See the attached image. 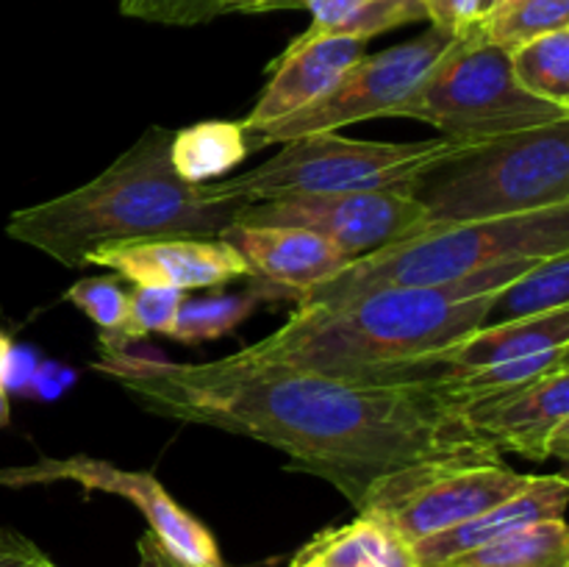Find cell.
<instances>
[{
	"label": "cell",
	"mask_w": 569,
	"mask_h": 567,
	"mask_svg": "<svg viewBox=\"0 0 569 567\" xmlns=\"http://www.w3.org/2000/svg\"><path fill=\"white\" fill-rule=\"evenodd\" d=\"M100 354L94 370L144 411L270 445L289 456V467L333 484L356 509L381 478L406 467L498 454L431 384L367 387L233 356L181 365L128 348Z\"/></svg>",
	"instance_id": "obj_1"
},
{
	"label": "cell",
	"mask_w": 569,
	"mask_h": 567,
	"mask_svg": "<svg viewBox=\"0 0 569 567\" xmlns=\"http://www.w3.org/2000/svg\"><path fill=\"white\" fill-rule=\"evenodd\" d=\"M537 261L542 259L492 265L442 287L378 289L337 304L298 306L278 331L237 350L233 359L367 387L433 384V359L481 328L500 289Z\"/></svg>",
	"instance_id": "obj_2"
},
{
	"label": "cell",
	"mask_w": 569,
	"mask_h": 567,
	"mask_svg": "<svg viewBox=\"0 0 569 567\" xmlns=\"http://www.w3.org/2000/svg\"><path fill=\"white\" fill-rule=\"evenodd\" d=\"M172 133L153 126L114 165L72 192L11 215V239L42 250L61 267H87L111 245L161 237H220L244 203L211 200L203 183H187L170 165Z\"/></svg>",
	"instance_id": "obj_3"
},
{
	"label": "cell",
	"mask_w": 569,
	"mask_h": 567,
	"mask_svg": "<svg viewBox=\"0 0 569 567\" xmlns=\"http://www.w3.org/2000/svg\"><path fill=\"white\" fill-rule=\"evenodd\" d=\"M569 253V203L487 222L428 226L400 242L348 261L298 306L337 304L378 289L442 287L492 265Z\"/></svg>",
	"instance_id": "obj_4"
},
{
	"label": "cell",
	"mask_w": 569,
	"mask_h": 567,
	"mask_svg": "<svg viewBox=\"0 0 569 567\" xmlns=\"http://www.w3.org/2000/svg\"><path fill=\"white\" fill-rule=\"evenodd\" d=\"M428 226L487 222L569 203V120L472 145L411 183Z\"/></svg>",
	"instance_id": "obj_5"
},
{
	"label": "cell",
	"mask_w": 569,
	"mask_h": 567,
	"mask_svg": "<svg viewBox=\"0 0 569 567\" xmlns=\"http://www.w3.org/2000/svg\"><path fill=\"white\" fill-rule=\"evenodd\" d=\"M465 148L472 145L445 137L422 139V142H370V139L342 137L337 131L306 133L281 142V150L253 170L209 181L203 183V189L211 200H237V203L381 192V189L409 195L411 183Z\"/></svg>",
	"instance_id": "obj_6"
},
{
	"label": "cell",
	"mask_w": 569,
	"mask_h": 567,
	"mask_svg": "<svg viewBox=\"0 0 569 567\" xmlns=\"http://www.w3.org/2000/svg\"><path fill=\"white\" fill-rule=\"evenodd\" d=\"M395 117L428 122L453 142L483 145L565 122L569 109L528 94L515 81L509 50L481 39L476 28L433 64Z\"/></svg>",
	"instance_id": "obj_7"
},
{
	"label": "cell",
	"mask_w": 569,
	"mask_h": 567,
	"mask_svg": "<svg viewBox=\"0 0 569 567\" xmlns=\"http://www.w3.org/2000/svg\"><path fill=\"white\" fill-rule=\"evenodd\" d=\"M531 478L511 470L498 454L426 461L381 478L356 511L415 545L492 509L526 489Z\"/></svg>",
	"instance_id": "obj_8"
},
{
	"label": "cell",
	"mask_w": 569,
	"mask_h": 567,
	"mask_svg": "<svg viewBox=\"0 0 569 567\" xmlns=\"http://www.w3.org/2000/svg\"><path fill=\"white\" fill-rule=\"evenodd\" d=\"M461 37L431 26L417 39L381 53L361 56L337 87L306 109L295 111L292 117L270 122L253 133H244L250 150L281 145L289 139L306 137V133L337 131L342 126H353L361 120L376 117H395L400 106L417 92L428 72L439 59L459 42Z\"/></svg>",
	"instance_id": "obj_9"
},
{
	"label": "cell",
	"mask_w": 569,
	"mask_h": 567,
	"mask_svg": "<svg viewBox=\"0 0 569 567\" xmlns=\"http://www.w3.org/2000/svg\"><path fill=\"white\" fill-rule=\"evenodd\" d=\"M237 222L306 228L328 239L350 261L428 228L422 206L411 195L392 189L244 203Z\"/></svg>",
	"instance_id": "obj_10"
},
{
	"label": "cell",
	"mask_w": 569,
	"mask_h": 567,
	"mask_svg": "<svg viewBox=\"0 0 569 567\" xmlns=\"http://www.w3.org/2000/svg\"><path fill=\"white\" fill-rule=\"evenodd\" d=\"M48 481H72L81 484L83 489L120 495L142 511V517L148 520V531L172 556L192 567H222L220 548H217V539L211 537L209 528L198 517L189 515L153 472L122 470V467L89 459V456L42 459L37 465L17 467V470H0V484H9V487Z\"/></svg>",
	"instance_id": "obj_11"
},
{
	"label": "cell",
	"mask_w": 569,
	"mask_h": 567,
	"mask_svg": "<svg viewBox=\"0 0 569 567\" xmlns=\"http://www.w3.org/2000/svg\"><path fill=\"white\" fill-rule=\"evenodd\" d=\"M483 445L533 461L569 459V365L461 411Z\"/></svg>",
	"instance_id": "obj_12"
},
{
	"label": "cell",
	"mask_w": 569,
	"mask_h": 567,
	"mask_svg": "<svg viewBox=\"0 0 569 567\" xmlns=\"http://www.w3.org/2000/svg\"><path fill=\"white\" fill-rule=\"evenodd\" d=\"M89 265L106 267L133 287H170L178 292L226 287L233 278L250 276L248 261L222 237H161L111 245L92 250Z\"/></svg>",
	"instance_id": "obj_13"
},
{
	"label": "cell",
	"mask_w": 569,
	"mask_h": 567,
	"mask_svg": "<svg viewBox=\"0 0 569 567\" xmlns=\"http://www.w3.org/2000/svg\"><path fill=\"white\" fill-rule=\"evenodd\" d=\"M365 39L342 37V33H326V37L300 33L270 64V83L256 100L253 111L242 120L244 133L292 117L295 111L331 92L339 78L365 56Z\"/></svg>",
	"instance_id": "obj_14"
},
{
	"label": "cell",
	"mask_w": 569,
	"mask_h": 567,
	"mask_svg": "<svg viewBox=\"0 0 569 567\" xmlns=\"http://www.w3.org/2000/svg\"><path fill=\"white\" fill-rule=\"evenodd\" d=\"M248 261L261 287L300 300L306 292L337 276L348 256L320 233L298 226H244L233 222L220 233Z\"/></svg>",
	"instance_id": "obj_15"
},
{
	"label": "cell",
	"mask_w": 569,
	"mask_h": 567,
	"mask_svg": "<svg viewBox=\"0 0 569 567\" xmlns=\"http://www.w3.org/2000/svg\"><path fill=\"white\" fill-rule=\"evenodd\" d=\"M567 504L569 484L561 472L559 476H533L526 489L500 500L492 509L411 545L417 567H448V561L483 548V545L495 543L506 534H515L520 528L537 526L545 520H565Z\"/></svg>",
	"instance_id": "obj_16"
},
{
	"label": "cell",
	"mask_w": 569,
	"mask_h": 567,
	"mask_svg": "<svg viewBox=\"0 0 569 567\" xmlns=\"http://www.w3.org/2000/svg\"><path fill=\"white\" fill-rule=\"evenodd\" d=\"M559 354H569V306L537 317L476 328L470 337L450 345L433 361H437L439 378H442Z\"/></svg>",
	"instance_id": "obj_17"
},
{
	"label": "cell",
	"mask_w": 569,
	"mask_h": 567,
	"mask_svg": "<svg viewBox=\"0 0 569 567\" xmlns=\"http://www.w3.org/2000/svg\"><path fill=\"white\" fill-rule=\"evenodd\" d=\"M292 567H417L415 550L376 517L359 515L342 528L317 534Z\"/></svg>",
	"instance_id": "obj_18"
},
{
	"label": "cell",
	"mask_w": 569,
	"mask_h": 567,
	"mask_svg": "<svg viewBox=\"0 0 569 567\" xmlns=\"http://www.w3.org/2000/svg\"><path fill=\"white\" fill-rule=\"evenodd\" d=\"M250 153L242 120H206L172 133L170 165L187 183L220 181Z\"/></svg>",
	"instance_id": "obj_19"
},
{
	"label": "cell",
	"mask_w": 569,
	"mask_h": 567,
	"mask_svg": "<svg viewBox=\"0 0 569 567\" xmlns=\"http://www.w3.org/2000/svg\"><path fill=\"white\" fill-rule=\"evenodd\" d=\"M448 567H569L567 520H545L470 550Z\"/></svg>",
	"instance_id": "obj_20"
},
{
	"label": "cell",
	"mask_w": 569,
	"mask_h": 567,
	"mask_svg": "<svg viewBox=\"0 0 569 567\" xmlns=\"http://www.w3.org/2000/svg\"><path fill=\"white\" fill-rule=\"evenodd\" d=\"M569 306V253H556L537 261L503 287L495 298L483 326L522 320Z\"/></svg>",
	"instance_id": "obj_21"
},
{
	"label": "cell",
	"mask_w": 569,
	"mask_h": 567,
	"mask_svg": "<svg viewBox=\"0 0 569 567\" xmlns=\"http://www.w3.org/2000/svg\"><path fill=\"white\" fill-rule=\"evenodd\" d=\"M509 56L515 81L528 94L569 109V28L517 44Z\"/></svg>",
	"instance_id": "obj_22"
},
{
	"label": "cell",
	"mask_w": 569,
	"mask_h": 567,
	"mask_svg": "<svg viewBox=\"0 0 569 567\" xmlns=\"http://www.w3.org/2000/svg\"><path fill=\"white\" fill-rule=\"evenodd\" d=\"M559 28H569V0H503L478 22L481 39L506 50Z\"/></svg>",
	"instance_id": "obj_23"
},
{
	"label": "cell",
	"mask_w": 569,
	"mask_h": 567,
	"mask_svg": "<svg viewBox=\"0 0 569 567\" xmlns=\"http://www.w3.org/2000/svg\"><path fill=\"white\" fill-rule=\"evenodd\" d=\"M259 304V295H220V298L181 300L170 337L181 342H206L231 334L239 322L250 317Z\"/></svg>",
	"instance_id": "obj_24"
},
{
	"label": "cell",
	"mask_w": 569,
	"mask_h": 567,
	"mask_svg": "<svg viewBox=\"0 0 569 567\" xmlns=\"http://www.w3.org/2000/svg\"><path fill=\"white\" fill-rule=\"evenodd\" d=\"M64 298L100 328L103 350L120 348L122 326H126L128 315V292L120 278H81L67 289Z\"/></svg>",
	"instance_id": "obj_25"
},
{
	"label": "cell",
	"mask_w": 569,
	"mask_h": 567,
	"mask_svg": "<svg viewBox=\"0 0 569 567\" xmlns=\"http://www.w3.org/2000/svg\"><path fill=\"white\" fill-rule=\"evenodd\" d=\"M181 300L183 292L170 287H133L128 292V315L120 348H128L133 339H142L148 334H170Z\"/></svg>",
	"instance_id": "obj_26"
},
{
	"label": "cell",
	"mask_w": 569,
	"mask_h": 567,
	"mask_svg": "<svg viewBox=\"0 0 569 567\" xmlns=\"http://www.w3.org/2000/svg\"><path fill=\"white\" fill-rule=\"evenodd\" d=\"M120 11L164 26H200L233 14L231 0H120Z\"/></svg>",
	"instance_id": "obj_27"
},
{
	"label": "cell",
	"mask_w": 569,
	"mask_h": 567,
	"mask_svg": "<svg viewBox=\"0 0 569 567\" xmlns=\"http://www.w3.org/2000/svg\"><path fill=\"white\" fill-rule=\"evenodd\" d=\"M426 20V9L420 0H361L353 14L339 28L342 37L372 39L378 33H387L392 28L409 26V22Z\"/></svg>",
	"instance_id": "obj_28"
},
{
	"label": "cell",
	"mask_w": 569,
	"mask_h": 567,
	"mask_svg": "<svg viewBox=\"0 0 569 567\" xmlns=\"http://www.w3.org/2000/svg\"><path fill=\"white\" fill-rule=\"evenodd\" d=\"M426 9V20L431 26L445 28V31L465 37L472 33L481 22V0H420Z\"/></svg>",
	"instance_id": "obj_29"
},
{
	"label": "cell",
	"mask_w": 569,
	"mask_h": 567,
	"mask_svg": "<svg viewBox=\"0 0 569 567\" xmlns=\"http://www.w3.org/2000/svg\"><path fill=\"white\" fill-rule=\"evenodd\" d=\"M53 561L28 537L0 528V567H50Z\"/></svg>",
	"instance_id": "obj_30"
},
{
	"label": "cell",
	"mask_w": 569,
	"mask_h": 567,
	"mask_svg": "<svg viewBox=\"0 0 569 567\" xmlns=\"http://www.w3.org/2000/svg\"><path fill=\"white\" fill-rule=\"evenodd\" d=\"M72 381H76V372H72L70 367L56 365V361H39L37 370H33L28 392H31L33 398L56 400L72 387Z\"/></svg>",
	"instance_id": "obj_31"
},
{
	"label": "cell",
	"mask_w": 569,
	"mask_h": 567,
	"mask_svg": "<svg viewBox=\"0 0 569 567\" xmlns=\"http://www.w3.org/2000/svg\"><path fill=\"white\" fill-rule=\"evenodd\" d=\"M139 567H192L172 556L150 531L139 537Z\"/></svg>",
	"instance_id": "obj_32"
},
{
	"label": "cell",
	"mask_w": 569,
	"mask_h": 567,
	"mask_svg": "<svg viewBox=\"0 0 569 567\" xmlns=\"http://www.w3.org/2000/svg\"><path fill=\"white\" fill-rule=\"evenodd\" d=\"M11 339L6 337V334H0V428L9 422V389H6L3 384V372H6V361H9V354H11Z\"/></svg>",
	"instance_id": "obj_33"
},
{
	"label": "cell",
	"mask_w": 569,
	"mask_h": 567,
	"mask_svg": "<svg viewBox=\"0 0 569 567\" xmlns=\"http://www.w3.org/2000/svg\"><path fill=\"white\" fill-rule=\"evenodd\" d=\"M233 14H256V11H272V0H231Z\"/></svg>",
	"instance_id": "obj_34"
},
{
	"label": "cell",
	"mask_w": 569,
	"mask_h": 567,
	"mask_svg": "<svg viewBox=\"0 0 569 567\" xmlns=\"http://www.w3.org/2000/svg\"><path fill=\"white\" fill-rule=\"evenodd\" d=\"M498 3H503V0H481V11H483V14H487V11H492Z\"/></svg>",
	"instance_id": "obj_35"
},
{
	"label": "cell",
	"mask_w": 569,
	"mask_h": 567,
	"mask_svg": "<svg viewBox=\"0 0 569 567\" xmlns=\"http://www.w3.org/2000/svg\"><path fill=\"white\" fill-rule=\"evenodd\" d=\"M270 9H283V0H272Z\"/></svg>",
	"instance_id": "obj_36"
},
{
	"label": "cell",
	"mask_w": 569,
	"mask_h": 567,
	"mask_svg": "<svg viewBox=\"0 0 569 567\" xmlns=\"http://www.w3.org/2000/svg\"><path fill=\"white\" fill-rule=\"evenodd\" d=\"M50 567H56V565H50Z\"/></svg>",
	"instance_id": "obj_37"
}]
</instances>
